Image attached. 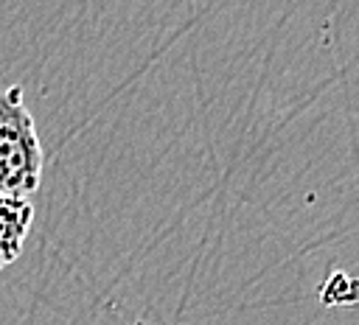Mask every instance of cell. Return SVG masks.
Wrapping results in <instances>:
<instances>
[{"instance_id":"cell-1","label":"cell","mask_w":359,"mask_h":325,"mask_svg":"<svg viewBox=\"0 0 359 325\" xmlns=\"http://www.w3.org/2000/svg\"><path fill=\"white\" fill-rule=\"evenodd\" d=\"M42 143L25 109L22 87L11 84L0 92V196H31L42 179Z\"/></svg>"},{"instance_id":"cell-2","label":"cell","mask_w":359,"mask_h":325,"mask_svg":"<svg viewBox=\"0 0 359 325\" xmlns=\"http://www.w3.org/2000/svg\"><path fill=\"white\" fill-rule=\"evenodd\" d=\"M31 221H34L31 202L0 196V269H6L20 258Z\"/></svg>"},{"instance_id":"cell-3","label":"cell","mask_w":359,"mask_h":325,"mask_svg":"<svg viewBox=\"0 0 359 325\" xmlns=\"http://www.w3.org/2000/svg\"><path fill=\"white\" fill-rule=\"evenodd\" d=\"M323 303L325 305H353L356 303V280L342 272V269H334L328 275V280L323 283Z\"/></svg>"}]
</instances>
